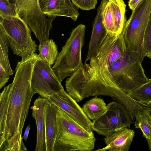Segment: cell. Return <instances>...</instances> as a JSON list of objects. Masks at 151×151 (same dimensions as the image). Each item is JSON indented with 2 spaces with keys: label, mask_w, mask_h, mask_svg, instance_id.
I'll list each match as a JSON object with an SVG mask.
<instances>
[{
  "label": "cell",
  "mask_w": 151,
  "mask_h": 151,
  "mask_svg": "<svg viewBox=\"0 0 151 151\" xmlns=\"http://www.w3.org/2000/svg\"><path fill=\"white\" fill-rule=\"evenodd\" d=\"M147 142L149 149L151 151V137L149 139H146Z\"/></svg>",
  "instance_id": "f546056e"
},
{
  "label": "cell",
  "mask_w": 151,
  "mask_h": 151,
  "mask_svg": "<svg viewBox=\"0 0 151 151\" xmlns=\"http://www.w3.org/2000/svg\"><path fill=\"white\" fill-rule=\"evenodd\" d=\"M127 94L138 102L151 105V79H149L147 82Z\"/></svg>",
  "instance_id": "44dd1931"
},
{
  "label": "cell",
  "mask_w": 151,
  "mask_h": 151,
  "mask_svg": "<svg viewBox=\"0 0 151 151\" xmlns=\"http://www.w3.org/2000/svg\"><path fill=\"white\" fill-rule=\"evenodd\" d=\"M107 106L103 99L95 96L87 101L82 109L84 113L89 119L94 120L103 113Z\"/></svg>",
  "instance_id": "ac0fdd59"
},
{
  "label": "cell",
  "mask_w": 151,
  "mask_h": 151,
  "mask_svg": "<svg viewBox=\"0 0 151 151\" xmlns=\"http://www.w3.org/2000/svg\"><path fill=\"white\" fill-rule=\"evenodd\" d=\"M136 128L142 131L146 139L151 137V109H147L139 111L137 114L135 122Z\"/></svg>",
  "instance_id": "ffe728a7"
},
{
  "label": "cell",
  "mask_w": 151,
  "mask_h": 151,
  "mask_svg": "<svg viewBox=\"0 0 151 151\" xmlns=\"http://www.w3.org/2000/svg\"><path fill=\"white\" fill-rule=\"evenodd\" d=\"M132 129L124 128L111 132L106 136V146L96 151H128L134 136Z\"/></svg>",
  "instance_id": "5bb4252c"
},
{
  "label": "cell",
  "mask_w": 151,
  "mask_h": 151,
  "mask_svg": "<svg viewBox=\"0 0 151 151\" xmlns=\"http://www.w3.org/2000/svg\"><path fill=\"white\" fill-rule=\"evenodd\" d=\"M56 106L57 132L53 151H91L96 139L64 111Z\"/></svg>",
  "instance_id": "3957f363"
},
{
  "label": "cell",
  "mask_w": 151,
  "mask_h": 151,
  "mask_svg": "<svg viewBox=\"0 0 151 151\" xmlns=\"http://www.w3.org/2000/svg\"><path fill=\"white\" fill-rule=\"evenodd\" d=\"M151 13V0H142L132 11L122 31L127 50L142 51L145 29Z\"/></svg>",
  "instance_id": "52a82bcc"
},
{
  "label": "cell",
  "mask_w": 151,
  "mask_h": 151,
  "mask_svg": "<svg viewBox=\"0 0 151 151\" xmlns=\"http://www.w3.org/2000/svg\"><path fill=\"white\" fill-rule=\"evenodd\" d=\"M19 17L28 25L40 43L49 39L55 17H48L41 12L38 0H12Z\"/></svg>",
  "instance_id": "ba28073f"
},
{
  "label": "cell",
  "mask_w": 151,
  "mask_h": 151,
  "mask_svg": "<svg viewBox=\"0 0 151 151\" xmlns=\"http://www.w3.org/2000/svg\"><path fill=\"white\" fill-rule=\"evenodd\" d=\"M0 25L14 54L23 59L35 52L37 45L31 38V30L19 17L6 18L0 17Z\"/></svg>",
  "instance_id": "8992f818"
},
{
  "label": "cell",
  "mask_w": 151,
  "mask_h": 151,
  "mask_svg": "<svg viewBox=\"0 0 151 151\" xmlns=\"http://www.w3.org/2000/svg\"><path fill=\"white\" fill-rule=\"evenodd\" d=\"M141 53L127 51L110 67L109 70L117 86L127 93L147 82L142 65Z\"/></svg>",
  "instance_id": "277c9868"
},
{
  "label": "cell",
  "mask_w": 151,
  "mask_h": 151,
  "mask_svg": "<svg viewBox=\"0 0 151 151\" xmlns=\"http://www.w3.org/2000/svg\"><path fill=\"white\" fill-rule=\"evenodd\" d=\"M38 50L40 58L51 66L54 64L59 54L58 47L52 39H48L40 43Z\"/></svg>",
  "instance_id": "d6986e66"
},
{
  "label": "cell",
  "mask_w": 151,
  "mask_h": 151,
  "mask_svg": "<svg viewBox=\"0 0 151 151\" xmlns=\"http://www.w3.org/2000/svg\"><path fill=\"white\" fill-rule=\"evenodd\" d=\"M38 57L33 53L18 62L12 83L0 95V151H26L22 133L35 94L31 85L33 68Z\"/></svg>",
  "instance_id": "6da1fadb"
},
{
  "label": "cell",
  "mask_w": 151,
  "mask_h": 151,
  "mask_svg": "<svg viewBox=\"0 0 151 151\" xmlns=\"http://www.w3.org/2000/svg\"><path fill=\"white\" fill-rule=\"evenodd\" d=\"M9 73L0 65V89L4 87L9 79Z\"/></svg>",
  "instance_id": "4316f807"
},
{
  "label": "cell",
  "mask_w": 151,
  "mask_h": 151,
  "mask_svg": "<svg viewBox=\"0 0 151 151\" xmlns=\"http://www.w3.org/2000/svg\"><path fill=\"white\" fill-rule=\"evenodd\" d=\"M142 0H129L128 6L132 11L134 9Z\"/></svg>",
  "instance_id": "83f0119b"
},
{
  "label": "cell",
  "mask_w": 151,
  "mask_h": 151,
  "mask_svg": "<svg viewBox=\"0 0 151 151\" xmlns=\"http://www.w3.org/2000/svg\"><path fill=\"white\" fill-rule=\"evenodd\" d=\"M108 0H102L97 9V13L93 24L92 30L85 63L95 57L108 35L103 22L102 12Z\"/></svg>",
  "instance_id": "4fadbf2b"
},
{
  "label": "cell",
  "mask_w": 151,
  "mask_h": 151,
  "mask_svg": "<svg viewBox=\"0 0 151 151\" xmlns=\"http://www.w3.org/2000/svg\"><path fill=\"white\" fill-rule=\"evenodd\" d=\"M141 54L142 61L145 57L151 58V13L145 29Z\"/></svg>",
  "instance_id": "cb8c5ba5"
},
{
  "label": "cell",
  "mask_w": 151,
  "mask_h": 151,
  "mask_svg": "<svg viewBox=\"0 0 151 151\" xmlns=\"http://www.w3.org/2000/svg\"><path fill=\"white\" fill-rule=\"evenodd\" d=\"M10 46L7 36L0 25V65L10 75H13L14 71L12 69L8 57V47Z\"/></svg>",
  "instance_id": "7402d4cb"
},
{
  "label": "cell",
  "mask_w": 151,
  "mask_h": 151,
  "mask_svg": "<svg viewBox=\"0 0 151 151\" xmlns=\"http://www.w3.org/2000/svg\"><path fill=\"white\" fill-rule=\"evenodd\" d=\"M30 129V125L29 124L26 128L24 132V134L23 136V138L24 140L25 141H27L28 138V135L29 134V130Z\"/></svg>",
  "instance_id": "f1b7e54d"
},
{
  "label": "cell",
  "mask_w": 151,
  "mask_h": 151,
  "mask_svg": "<svg viewBox=\"0 0 151 151\" xmlns=\"http://www.w3.org/2000/svg\"><path fill=\"white\" fill-rule=\"evenodd\" d=\"M9 1H10V0H8Z\"/></svg>",
  "instance_id": "4dcf8cb0"
},
{
  "label": "cell",
  "mask_w": 151,
  "mask_h": 151,
  "mask_svg": "<svg viewBox=\"0 0 151 151\" xmlns=\"http://www.w3.org/2000/svg\"><path fill=\"white\" fill-rule=\"evenodd\" d=\"M113 18L116 36L121 34L127 21L123 0H108Z\"/></svg>",
  "instance_id": "e0dca14e"
},
{
  "label": "cell",
  "mask_w": 151,
  "mask_h": 151,
  "mask_svg": "<svg viewBox=\"0 0 151 151\" xmlns=\"http://www.w3.org/2000/svg\"><path fill=\"white\" fill-rule=\"evenodd\" d=\"M127 50L123 32L113 37L108 35L89 64L85 63L69 78L73 98L78 103L90 96L103 95L121 103L126 93L115 83L109 68Z\"/></svg>",
  "instance_id": "7a4b0ae2"
},
{
  "label": "cell",
  "mask_w": 151,
  "mask_h": 151,
  "mask_svg": "<svg viewBox=\"0 0 151 151\" xmlns=\"http://www.w3.org/2000/svg\"><path fill=\"white\" fill-rule=\"evenodd\" d=\"M38 55L33 69L31 87L35 94L48 99L64 89L50 65Z\"/></svg>",
  "instance_id": "30bf717a"
},
{
  "label": "cell",
  "mask_w": 151,
  "mask_h": 151,
  "mask_svg": "<svg viewBox=\"0 0 151 151\" xmlns=\"http://www.w3.org/2000/svg\"><path fill=\"white\" fill-rule=\"evenodd\" d=\"M86 29L84 25L80 24L72 30L52 67L61 83L83 65L81 54Z\"/></svg>",
  "instance_id": "5b68a950"
},
{
  "label": "cell",
  "mask_w": 151,
  "mask_h": 151,
  "mask_svg": "<svg viewBox=\"0 0 151 151\" xmlns=\"http://www.w3.org/2000/svg\"><path fill=\"white\" fill-rule=\"evenodd\" d=\"M19 17L14 4L8 0H0V17L6 18Z\"/></svg>",
  "instance_id": "d4e9b609"
},
{
  "label": "cell",
  "mask_w": 151,
  "mask_h": 151,
  "mask_svg": "<svg viewBox=\"0 0 151 151\" xmlns=\"http://www.w3.org/2000/svg\"><path fill=\"white\" fill-rule=\"evenodd\" d=\"M102 18L108 35L110 37L116 36L113 18L108 0L103 10Z\"/></svg>",
  "instance_id": "603a6c76"
},
{
  "label": "cell",
  "mask_w": 151,
  "mask_h": 151,
  "mask_svg": "<svg viewBox=\"0 0 151 151\" xmlns=\"http://www.w3.org/2000/svg\"><path fill=\"white\" fill-rule=\"evenodd\" d=\"M48 101V99L39 97L30 108L32 117L35 120L37 131L35 151H47L45 112Z\"/></svg>",
  "instance_id": "9a60e30c"
},
{
  "label": "cell",
  "mask_w": 151,
  "mask_h": 151,
  "mask_svg": "<svg viewBox=\"0 0 151 151\" xmlns=\"http://www.w3.org/2000/svg\"><path fill=\"white\" fill-rule=\"evenodd\" d=\"M45 131L47 151H53L57 132L56 106L48 100L45 108Z\"/></svg>",
  "instance_id": "2e32d148"
},
{
  "label": "cell",
  "mask_w": 151,
  "mask_h": 151,
  "mask_svg": "<svg viewBox=\"0 0 151 151\" xmlns=\"http://www.w3.org/2000/svg\"><path fill=\"white\" fill-rule=\"evenodd\" d=\"M77 7L84 10L95 9L97 3V0H71Z\"/></svg>",
  "instance_id": "484cf974"
},
{
  "label": "cell",
  "mask_w": 151,
  "mask_h": 151,
  "mask_svg": "<svg viewBox=\"0 0 151 151\" xmlns=\"http://www.w3.org/2000/svg\"><path fill=\"white\" fill-rule=\"evenodd\" d=\"M52 104L60 108L87 131L93 132L92 122L76 101L64 90L48 98Z\"/></svg>",
  "instance_id": "8fae6325"
},
{
  "label": "cell",
  "mask_w": 151,
  "mask_h": 151,
  "mask_svg": "<svg viewBox=\"0 0 151 151\" xmlns=\"http://www.w3.org/2000/svg\"><path fill=\"white\" fill-rule=\"evenodd\" d=\"M42 12L50 17L63 16L75 22L79 15L78 8L70 0H38Z\"/></svg>",
  "instance_id": "7c38bea8"
},
{
  "label": "cell",
  "mask_w": 151,
  "mask_h": 151,
  "mask_svg": "<svg viewBox=\"0 0 151 151\" xmlns=\"http://www.w3.org/2000/svg\"><path fill=\"white\" fill-rule=\"evenodd\" d=\"M106 111L93 120V131L106 136L116 130L130 127L132 120L125 108L117 101H112L107 105Z\"/></svg>",
  "instance_id": "9c48e42d"
}]
</instances>
